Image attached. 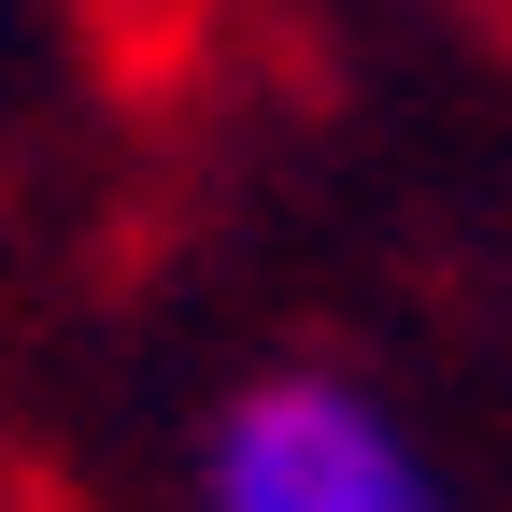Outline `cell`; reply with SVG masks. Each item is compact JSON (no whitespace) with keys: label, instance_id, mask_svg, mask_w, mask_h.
Instances as JSON below:
<instances>
[{"label":"cell","instance_id":"cell-2","mask_svg":"<svg viewBox=\"0 0 512 512\" xmlns=\"http://www.w3.org/2000/svg\"><path fill=\"white\" fill-rule=\"evenodd\" d=\"M100 15H157V0H100Z\"/></svg>","mask_w":512,"mask_h":512},{"label":"cell","instance_id":"cell-1","mask_svg":"<svg viewBox=\"0 0 512 512\" xmlns=\"http://www.w3.org/2000/svg\"><path fill=\"white\" fill-rule=\"evenodd\" d=\"M214 512H441V484L356 384L285 370L214 427Z\"/></svg>","mask_w":512,"mask_h":512}]
</instances>
